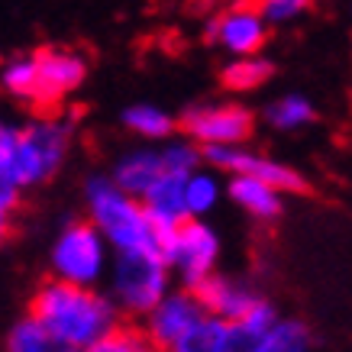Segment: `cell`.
Returning <instances> with one entry per match:
<instances>
[{"label":"cell","instance_id":"obj_1","mask_svg":"<svg viewBox=\"0 0 352 352\" xmlns=\"http://www.w3.org/2000/svg\"><path fill=\"white\" fill-rule=\"evenodd\" d=\"M30 314L52 333L58 346L85 352L104 333L123 320L120 307L110 294L87 285H72L62 278H45L30 298Z\"/></svg>","mask_w":352,"mask_h":352},{"label":"cell","instance_id":"obj_2","mask_svg":"<svg viewBox=\"0 0 352 352\" xmlns=\"http://www.w3.org/2000/svg\"><path fill=\"white\" fill-rule=\"evenodd\" d=\"M87 220L100 230L113 252L129 249H159V233L139 197L113 184L110 175H94L85 184ZM162 252V249H159Z\"/></svg>","mask_w":352,"mask_h":352},{"label":"cell","instance_id":"obj_3","mask_svg":"<svg viewBox=\"0 0 352 352\" xmlns=\"http://www.w3.org/2000/svg\"><path fill=\"white\" fill-rule=\"evenodd\" d=\"M68 146H72V123L55 113H43L26 126L13 129L3 155V171L23 191L39 188L62 168Z\"/></svg>","mask_w":352,"mask_h":352},{"label":"cell","instance_id":"obj_4","mask_svg":"<svg viewBox=\"0 0 352 352\" xmlns=\"http://www.w3.org/2000/svg\"><path fill=\"white\" fill-rule=\"evenodd\" d=\"M171 291V268L159 249H129L110 262V298L123 320H142Z\"/></svg>","mask_w":352,"mask_h":352},{"label":"cell","instance_id":"obj_5","mask_svg":"<svg viewBox=\"0 0 352 352\" xmlns=\"http://www.w3.org/2000/svg\"><path fill=\"white\" fill-rule=\"evenodd\" d=\"M110 245L91 220H68L52 245V275L94 288L107 275Z\"/></svg>","mask_w":352,"mask_h":352},{"label":"cell","instance_id":"obj_6","mask_svg":"<svg viewBox=\"0 0 352 352\" xmlns=\"http://www.w3.org/2000/svg\"><path fill=\"white\" fill-rule=\"evenodd\" d=\"M162 256L168 262L171 275L182 281V288H197L207 275L217 272L220 258V236L207 220L188 217L184 223L171 230L162 243Z\"/></svg>","mask_w":352,"mask_h":352},{"label":"cell","instance_id":"obj_7","mask_svg":"<svg viewBox=\"0 0 352 352\" xmlns=\"http://www.w3.org/2000/svg\"><path fill=\"white\" fill-rule=\"evenodd\" d=\"M178 133L194 139L197 146H243L256 133V113L239 100H214L191 104L178 117Z\"/></svg>","mask_w":352,"mask_h":352},{"label":"cell","instance_id":"obj_8","mask_svg":"<svg viewBox=\"0 0 352 352\" xmlns=\"http://www.w3.org/2000/svg\"><path fill=\"white\" fill-rule=\"evenodd\" d=\"M204 165H210L214 171H226V175H252L262 178L265 184L278 188L281 194H307L310 184L307 178L294 171L285 162L268 159L265 152L249 149V142L243 146H204Z\"/></svg>","mask_w":352,"mask_h":352},{"label":"cell","instance_id":"obj_9","mask_svg":"<svg viewBox=\"0 0 352 352\" xmlns=\"http://www.w3.org/2000/svg\"><path fill=\"white\" fill-rule=\"evenodd\" d=\"M268 26L265 16L256 10L252 0H239V3H223L220 10L207 20L204 36L207 43L223 49L226 55H258L268 43Z\"/></svg>","mask_w":352,"mask_h":352},{"label":"cell","instance_id":"obj_10","mask_svg":"<svg viewBox=\"0 0 352 352\" xmlns=\"http://www.w3.org/2000/svg\"><path fill=\"white\" fill-rule=\"evenodd\" d=\"M36 58V110H55L68 94H75L87 78V58L65 45H43Z\"/></svg>","mask_w":352,"mask_h":352},{"label":"cell","instance_id":"obj_11","mask_svg":"<svg viewBox=\"0 0 352 352\" xmlns=\"http://www.w3.org/2000/svg\"><path fill=\"white\" fill-rule=\"evenodd\" d=\"M204 314H207V310L201 307V300H197V294H194L191 288H171L168 294L139 320V327L149 336L155 352H168L171 346H175V340H182Z\"/></svg>","mask_w":352,"mask_h":352},{"label":"cell","instance_id":"obj_12","mask_svg":"<svg viewBox=\"0 0 352 352\" xmlns=\"http://www.w3.org/2000/svg\"><path fill=\"white\" fill-rule=\"evenodd\" d=\"M191 291L197 294V300H201V307L207 310V314H214V317H220V320H226V323L243 320L245 314L252 310V304L262 298V294L252 288V281L233 278V275H220V272L207 275L201 285Z\"/></svg>","mask_w":352,"mask_h":352},{"label":"cell","instance_id":"obj_13","mask_svg":"<svg viewBox=\"0 0 352 352\" xmlns=\"http://www.w3.org/2000/svg\"><path fill=\"white\" fill-rule=\"evenodd\" d=\"M184 178L188 175H171L162 171L159 178L149 184V191L142 194L139 201L146 207L155 233H159V249L165 243V236H171V230L188 220V207H184Z\"/></svg>","mask_w":352,"mask_h":352},{"label":"cell","instance_id":"obj_14","mask_svg":"<svg viewBox=\"0 0 352 352\" xmlns=\"http://www.w3.org/2000/svg\"><path fill=\"white\" fill-rule=\"evenodd\" d=\"M226 197L258 223H275L285 214V194L265 184L262 178H252V175H230Z\"/></svg>","mask_w":352,"mask_h":352},{"label":"cell","instance_id":"obj_15","mask_svg":"<svg viewBox=\"0 0 352 352\" xmlns=\"http://www.w3.org/2000/svg\"><path fill=\"white\" fill-rule=\"evenodd\" d=\"M162 155L159 149H149V146H142V149H133L126 155H120L113 171H110V178L117 188H123L126 194L133 197H142V194L149 191V184L155 182L162 175Z\"/></svg>","mask_w":352,"mask_h":352},{"label":"cell","instance_id":"obj_16","mask_svg":"<svg viewBox=\"0 0 352 352\" xmlns=\"http://www.w3.org/2000/svg\"><path fill=\"white\" fill-rule=\"evenodd\" d=\"M275 75V65L268 62L265 55H236L220 68V81L230 94H249V91H258L265 87Z\"/></svg>","mask_w":352,"mask_h":352},{"label":"cell","instance_id":"obj_17","mask_svg":"<svg viewBox=\"0 0 352 352\" xmlns=\"http://www.w3.org/2000/svg\"><path fill=\"white\" fill-rule=\"evenodd\" d=\"M123 126L133 133V136L146 139V142H165L178 133V117L165 113L155 104H133V107L123 110Z\"/></svg>","mask_w":352,"mask_h":352},{"label":"cell","instance_id":"obj_18","mask_svg":"<svg viewBox=\"0 0 352 352\" xmlns=\"http://www.w3.org/2000/svg\"><path fill=\"white\" fill-rule=\"evenodd\" d=\"M223 197V182H220V171L214 168H194L188 178H184V207H188V217H207Z\"/></svg>","mask_w":352,"mask_h":352},{"label":"cell","instance_id":"obj_19","mask_svg":"<svg viewBox=\"0 0 352 352\" xmlns=\"http://www.w3.org/2000/svg\"><path fill=\"white\" fill-rule=\"evenodd\" d=\"M258 352H314V333L298 317H278L258 342Z\"/></svg>","mask_w":352,"mask_h":352},{"label":"cell","instance_id":"obj_20","mask_svg":"<svg viewBox=\"0 0 352 352\" xmlns=\"http://www.w3.org/2000/svg\"><path fill=\"white\" fill-rule=\"evenodd\" d=\"M314 117H317V107H314L310 97H304V94H281L278 100H272V104L262 110V120H265L272 129H281V133L310 126Z\"/></svg>","mask_w":352,"mask_h":352},{"label":"cell","instance_id":"obj_21","mask_svg":"<svg viewBox=\"0 0 352 352\" xmlns=\"http://www.w3.org/2000/svg\"><path fill=\"white\" fill-rule=\"evenodd\" d=\"M36 58L30 55H13L0 65V91L10 94L13 100L32 104L36 107Z\"/></svg>","mask_w":352,"mask_h":352},{"label":"cell","instance_id":"obj_22","mask_svg":"<svg viewBox=\"0 0 352 352\" xmlns=\"http://www.w3.org/2000/svg\"><path fill=\"white\" fill-rule=\"evenodd\" d=\"M226 327H230L226 320L204 314L182 340H175L168 352H226Z\"/></svg>","mask_w":352,"mask_h":352},{"label":"cell","instance_id":"obj_23","mask_svg":"<svg viewBox=\"0 0 352 352\" xmlns=\"http://www.w3.org/2000/svg\"><path fill=\"white\" fill-rule=\"evenodd\" d=\"M58 342L32 314L20 317L7 333V352H55Z\"/></svg>","mask_w":352,"mask_h":352},{"label":"cell","instance_id":"obj_24","mask_svg":"<svg viewBox=\"0 0 352 352\" xmlns=\"http://www.w3.org/2000/svg\"><path fill=\"white\" fill-rule=\"evenodd\" d=\"M85 352H155L142 327L133 320H120L110 333H104L97 342H91Z\"/></svg>","mask_w":352,"mask_h":352},{"label":"cell","instance_id":"obj_25","mask_svg":"<svg viewBox=\"0 0 352 352\" xmlns=\"http://www.w3.org/2000/svg\"><path fill=\"white\" fill-rule=\"evenodd\" d=\"M162 168L171 171V175H191L194 168H201L204 165V152L201 146L194 142V139H188L182 133V136H171L162 142Z\"/></svg>","mask_w":352,"mask_h":352},{"label":"cell","instance_id":"obj_26","mask_svg":"<svg viewBox=\"0 0 352 352\" xmlns=\"http://www.w3.org/2000/svg\"><path fill=\"white\" fill-rule=\"evenodd\" d=\"M252 3L265 16L268 26H285V23H294L298 16H304L314 0H252Z\"/></svg>","mask_w":352,"mask_h":352},{"label":"cell","instance_id":"obj_27","mask_svg":"<svg viewBox=\"0 0 352 352\" xmlns=\"http://www.w3.org/2000/svg\"><path fill=\"white\" fill-rule=\"evenodd\" d=\"M262 336H265V333L252 330L245 320H233L226 327V352H258Z\"/></svg>","mask_w":352,"mask_h":352},{"label":"cell","instance_id":"obj_28","mask_svg":"<svg viewBox=\"0 0 352 352\" xmlns=\"http://www.w3.org/2000/svg\"><path fill=\"white\" fill-rule=\"evenodd\" d=\"M20 204H23V188L13 184V178L7 171H0V207L3 210H13V214H20Z\"/></svg>","mask_w":352,"mask_h":352},{"label":"cell","instance_id":"obj_29","mask_svg":"<svg viewBox=\"0 0 352 352\" xmlns=\"http://www.w3.org/2000/svg\"><path fill=\"white\" fill-rule=\"evenodd\" d=\"M13 233H16V214H13V210H3V207H0V245L7 243V239H10Z\"/></svg>","mask_w":352,"mask_h":352},{"label":"cell","instance_id":"obj_30","mask_svg":"<svg viewBox=\"0 0 352 352\" xmlns=\"http://www.w3.org/2000/svg\"><path fill=\"white\" fill-rule=\"evenodd\" d=\"M55 352H81V349H68V346H58Z\"/></svg>","mask_w":352,"mask_h":352},{"label":"cell","instance_id":"obj_31","mask_svg":"<svg viewBox=\"0 0 352 352\" xmlns=\"http://www.w3.org/2000/svg\"><path fill=\"white\" fill-rule=\"evenodd\" d=\"M217 3H239V0H217Z\"/></svg>","mask_w":352,"mask_h":352}]
</instances>
